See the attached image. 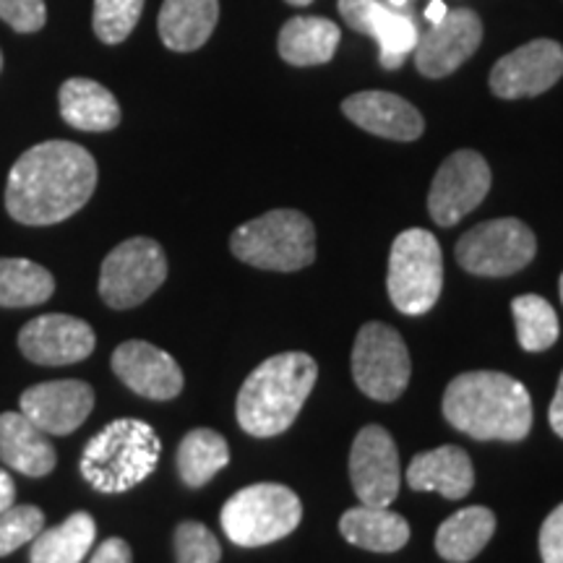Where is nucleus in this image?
<instances>
[{"label": "nucleus", "mask_w": 563, "mask_h": 563, "mask_svg": "<svg viewBox=\"0 0 563 563\" xmlns=\"http://www.w3.org/2000/svg\"><path fill=\"white\" fill-rule=\"evenodd\" d=\"M340 16L347 21L350 30L365 34L378 42L384 68H399L407 55L418 45V26L410 16H402L397 5H384L382 0H340Z\"/></svg>", "instance_id": "nucleus-17"}, {"label": "nucleus", "mask_w": 563, "mask_h": 563, "mask_svg": "<svg viewBox=\"0 0 563 563\" xmlns=\"http://www.w3.org/2000/svg\"><path fill=\"white\" fill-rule=\"evenodd\" d=\"M220 519L232 543L262 548L295 532L302 519V504L287 485L256 483L228 498Z\"/></svg>", "instance_id": "nucleus-6"}, {"label": "nucleus", "mask_w": 563, "mask_h": 563, "mask_svg": "<svg viewBox=\"0 0 563 563\" xmlns=\"http://www.w3.org/2000/svg\"><path fill=\"white\" fill-rule=\"evenodd\" d=\"M167 279V256L152 238H131L102 262L100 298L115 311L136 308Z\"/></svg>", "instance_id": "nucleus-9"}, {"label": "nucleus", "mask_w": 563, "mask_h": 563, "mask_svg": "<svg viewBox=\"0 0 563 563\" xmlns=\"http://www.w3.org/2000/svg\"><path fill=\"white\" fill-rule=\"evenodd\" d=\"M490 191V167L475 150H460L443 159L428 194V211L439 228H454L483 203Z\"/></svg>", "instance_id": "nucleus-11"}, {"label": "nucleus", "mask_w": 563, "mask_h": 563, "mask_svg": "<svg viewBox=\"0 0 563 563\" xmlns=\"http://www.w3.org/2000/svg\"><path fill=\"white\" fill-rule=\"evenodd\" d=\"M319 378V365L306 352H282L245 378L238 394V422L249 435L272 439L298 420Z\"/></svg>", "instance_id": "nucleus-3"}, {"label": "nucleus", "mask_w": 563, "mask_h": 563, "mask_svg": "<svg viewBox=\"0 0 563 563\" xmlns=\"http://www.w3.org/2000/svg\"><path fill=\"white\" fill-rule=\"evenodd\" d=\"M60 115L70 129L102 133L121 123V104L115 95L91 79H68L60 87Z\"/></svg>", "instance_id": "nucleus-23"}, {"label": "nucleus", "mask_w": 563, "mask_h": 563, "mask_svg": "<svg viewBox=\"0 0 563 563\" xmlns=\"http://www.w3.org/2000/svg\"><path fill=\"white\" fill-rule=\"evenodd\" d=\"M0 70H3V55H0Z\"/></svg>", "instance_id": "nucleus-43"}, {"label": "nucleus", "mask_w": 563, "mask_h": 563, "mask_svg": "<svg viewBox=\"0 0 563 563\" xmlns=\"http://www.w3.org/2000/svg\"><path fill=\"white\" fill-rule=\"evenodd\" d=\"M342 112L363 131L382 139L415 141L426 131V121L415 104L391 91H357L342 102Z\"/></svg>", "instance_id": "nucleus-19"}, {"label": "nucleus", "mask_w": 563, "mask_h": 563, "mask_svg": "<svg viewBox=\"0 0 563 563\" xmlns=\"http://www.w3.org/2000/svg\"><path fill=\"white\" fill-rule=\"evenodd\" d=\"M97 336L87 321L66 313H45L19 332V350L37 365H74L95 352Z\"/></svg>", "instance_id": "nucleus-15"}, {"label": "nucleus", "mask_w": 563, "mask_h": 563, "mask_svg": "<svg viewBox=\"0 0 563 563\" xmlns=\"http://www.w3.org/2000/svg\"><path fill=\"white\" fill-rule=\"evenodd\" d=\"M55 279L30 258H0V308H30L51 300Z\"/></svg>", "instance_id": "nucleus-29"}, {"label": "nucleus", "mask_w": 563, "mask_h": 563, "mask_svg": "<svg viewBox=\"0 0 563 563\" xmlns=\"http://www.w3.org/2000/svg\"><path fill=\"white\" fill-rule=\"evenodd\" d=\"M19 405L21 412L47 435H68L89 418L95 391L79 378H60L26 389Z\"/></svg>", "instance_id": "nucleus-16"}, {"label": "nucleus", "mask_w": 563, "mask_h": 563, "mask_svg": "<svg viewBox=\"0 0 563 563\" xmlns=\"http://www.w3.org/2000/svg\"><path fill=\"white\" fill-rule=\"evenodd\" d=\"M159 435L144 420L121 418L89 439L81 454V475L100 493H125L157 470Z\"/></svg>", "instance_id": "nucleus-4"}, {"label": "nucleus", "mask_w": 563, "mask_h": 563, "mask_svg": "<svg viewBox=\"0 0 563 563\" xmlns=\"http://www.w3.org/2000/svg\"><path fill=\"white\" fill-rule=\"evenodd\" d=\"M230 251L243 264L269 272H298L316 262V230L295 209H274L232 232Z\"/></svg>", "instance_id": "nucleus-5"}, {"label": "nucleus", "mask_w": 563, "mask_h": 563, "mask_svg": "<svg viewBox=\"0 0 563 563\" xmlns=\"http://www.w3.org/2000/svg\"><path fill=\"white\" fill-rule=\"evenodd\" d=\"M548 418H551L553 433L561 435V439H563V373L559 378V389H555V397L551 402V412H548Z\"/></svg>", "instance_id": "nucleus-37"}, {"label": "nucleus", "mask_w": 563, "mask_h": 563, "mask_svg": "<svg viewBox=\"0 0 563 563\" xmlns=\"http://www.w3.org/2000/svg\"><path fill=\"white\" fill-rule=\"evenodd\" d=\"M45 527V514L37 506L21 504L0 514V555H11L21 545L32 543Z\"/></svg>", "instance_id": "nucleus-32"}, {"label": "nucleus", "mask_w": 563, "mask_h": 563, "mask_svg": "<svg viewBox=\"0 0 563 563\" xmlns=\"http://www.w3.org/2000/svg\"><path fill=\"white\" fill-rule=\"evenodd\" d=\"M230 464V446L224 435L209 428H196V431L183 435L178 446V473L188 488H201L220 470Z\"/></svg>", "instance_id": "nucleus-28"}, {"label": "nucleus", "mask_w": 563, "mask_h": 563, "mask_svg": "<svg viewBox=\"0 0 563 563\" xmlns=\"http://www.w3.org/2000/svg\"><path fill=\"white\" fill-rule=\"evenodd\" d=\"M389 3H391V5H397V9H399V5H405L407 0H389Z\"/></svg>", "instance_id": "nucleus-41"}, {"label": "nucleus", "mask_w": 563, "mask_h": 563, "mask_svg": "<svg viewBox=\"0 0 563 563\" xmlns=\"http://www.w3.org/2000/svg\"><path fill=\"white\" fill-rule=\"evenodd\" d=\"M340 532L352 545L373 553H397L410 540V525L386 506H357L342 514Z\"/></svg>", "instance_id": "nucleus-25"}, {"label": "nucleus", "mask_w": 563, "mask_h": 563, "mask_svg": "<svg viewBox=\"0 0 563 563\" xmlns=\"http://www.w3.org/2000/svg\"><path fill=\"white\" fill-rule=\"evenodd\" d=\"M449 13V9H446V3H443V0H431V3H428V9H426V16H428V21H441L443 16H446Z\"/></svg>", "instance_id": "nucleus-39"}, {"label": "nucleus", "mask_w": 563, "mask_h": 563, "mask_svg": "<svg viewBox=\"0 0 563 563\" xmlns=\"http://www.w3.org/2000/svg\"><path fill=\"white\" fill-rule=\"evenodd\" d=\"M540 559L543 563H563V504L555 506L540 527Z\"/></svg>", "instance_id": "nucleus-35"}, {"label": "nucleus", "mask_w": 563, "mask_h": 563, "mask_svg": "<svg viewBox=\"0 0 563 563\" xmlns=\"http://www.w3.org/2000/svg\"><path fill=\"white\" fill-rule=\"evenodd\" d=\"M350 481L363 506H389L399 493L397 443L382 426H365L352 441Z\"/></svg>", "instance_id": "nucleus-12"}, {"label": "nucleus", "mask_w": 563, "mask_h": 563, "mask_svg": "<svg viewBox=\"0 0 563 563\" xmlns=\"http://www.w3.org/2000/svg\"><path fill=\"white\" fill-rule=\"evenodd\" d=\"M410 352L397 329L371 321L357 332L352 347V378L365 397L394 402L410 384Z\"/></svg>", "instance_id": "nucleus-8"}, {"label": "nucleus", "mask_w": 563, "mask_h": 563, "mask_svg": "<svg viewBox=\"0 0 563 563\" xmlns=\"http://www.w3.org/2000/svg\"><path fill=\"white\" fill-rule=\"evenodd\" d=\"M443 418L475 441H522L532 431V399L522 382L498 371L456 376L443 391Z\"/></svg>", "instance_id": "nucleus-2"}, {"label": "nucleus", "mask_w": 563, "mask_h": 563, "mask_svg": "<svg viewBox=\"0 0 563 563\" xmlns=\"http://www.w3.org/2000/svg\"><path fill=\"white\" fill-rule=\"evenodd\" d=\"M407 485L412 490H433L449 501H460V498L470 496L475 485L473 462L460 446L422 452L412 456L410 467H407Z\"/></svg>", "instance_id": "nucleus-21"}, {"label": "nucleus", "mask_w": 563, "mask_h": 563, "mask_svg": "<svg viewBox=\"0 0 563 563\" xmlns=\"http://www.w3.org/2000/svg\"><path fill=\"white\" fill-rule=\"evenodd\" d=\"M220 21V0H165L157 30L165 47L175 53H194L209 42Z\"/></svg>", "instance_id": "nucleus-22"}, {"label": "nucleus", "mask_w": 563, "mask_h": 563, "mask_svg": "<svg viewBox=\"0 0 563 563\" xmlns=\"http://www.w3.org/2000/svg\"><path fill=\"white\" fill-rule=\"evenodd\" d=\"M146 0H95V34L104 45H118L136 30Z\"/></svg>", "instance_id": "nucleus-31"}, {"label": "nucleus", "mask_w": 563, "mask_h": 563, "mask_svg": "<svg viewBox=\"0 0 563 563\" xmlns=\"http://www.w3.org/2000/svg\"><path fill=\"white\" fill-rule=\"evenodd\" d=\"M534 253L532 230L514 217L475 224L456 243V262L475 277H509L530 266Z\"/></svg>", "instance_id": "nucleus-10"}, {"label": "nucleus", "mask_w": 563, "mask_h": 563, "mask_svg": "<svg viewBox=\"0 0 563 563\" xmlns=\"http://www.w3.org/2000/svg\"><path fill=\"white\" fill-rule=\"evenodd\" d=\"M563 76V47L555 40H532L504 55L490 70V91L501 100H522L553 89Z\"/></svg>", "instance_id": "nucleus-13"}, {"label": "nucleus", "mask_w": 563, "mask_h": 563, "mask_svg": "<svg viewBox=\"0 0 563 563\" xmlns=\"http://www.w3.org/2000/svg\"><path fill=\"white\" fill-rule=\"evenodd\" d=\"M112 371L139 397L167 402L183 391V371L173 355L150 342L131 340L112 352Z\"/></svg>", "instance_id": "nucleus-18"}, {"label": "nucleus", "mask_w": 563, "mask_h": 563, "mask_svg": "<svg viewBox=\"0 0 563 563\" xmlns=\"http://www.w3.org/2000/svg\"><path fill=\"white\" fill-rule=\"evenodd\" d=\"M517 340L527 352H545L559 340V316L553 306L540 295H519L511 302Z\"/></svg>", "instance_id": "nucleus-30"}, {"label": "nucleus", "mask_w": 563, "mask_h": 563, "mask_svg": "<svg viewBox=\"0 0 563 563\" xmlns=\"http://www.w3.org/2000/svg\"><path fill=\"white\" fill-rule=\"evenodd\" d=\"M496 532V514L485 506H467L452 514L435 532V551L449 563H467L481 555Z\"/></svg>", "instance_id": "nucleus-26"}, {"label": "nucleus", "mask_w": 563, "mask_h": 563, "mask_svg": "<svg viewBox=\"0 0 563 563\" xmlns=\"http://www.w3.org/2000/svg\"><path fill=\"white\" fill-rule=\"evenodd\" d=\"M561 300H563V274H561Z\"/></svg>", "instance_id": "nucleus-42"}, {"label": "nucleus", "mask_w": 563, "mask_h": 563, "mask_svg": "<svg viewBox=\"0 0 563 563\" xmlns=\"http://www.w3.org/2000/svg\"><path fill=\"white\" fill-rule=\"evenodd\" d=\"M0 462L26 477H45L55 470L51 439L24 412L0 415Z\"/></svg>", "instance_id": "nucleus-20"}, {"label": "nucleus", "mask_w": 563, "mask_h": 563, "mask_svg": "<svg viewBox=\"0 0 563 563\" xmlns=\"http://www.w3.org/2000/svg\"><path fill=\"white\" fill-rule=\"evenodd\" d=\"M483 42V21L475 11L454 9L418 37L415 66L428 79H443L454 74L464 60L477 53Z\"/></svg>", "instance_id": "nucleus-14"}, {"label": "nucleus", "mask_w": 563, "mask_h": 563, "mask_svg": "<svg viewBox=\"0 0 563 563\" xmlns=\"http://www.w3.org/2000/svg\"><path fill=\"white\" fill-rule=\"evenodd\" d=\"M389 298L399 313L422 316L439 300L443 287L441 245L428 230L399 232L389 253Z\"/></svg>", "instance_id": "nucleus-7"}, {"label": "nucleus", "mask_w": 563, "mask_h": 563, "mask_svg": "<svg viewBox=\"0 0 563 563\" xmlns=\"http://www.w3.org/2000/svg\"><path fill=\"white\" fill-rule=\"evenodd\" d=\"M175 559L178 563H220V540L201 522H180L175 530Z\"/></svg>", "instance_id": "nucleus-33"}, {"label": "nucleus", "mask_w": 563, "mask_h": 563, "mask_svg": "<svg viewBox=\"0 0 563 563\" xmlns=\"http://www.w3.org/2000/svg\"><path fill=\"white\" fill-rule=\"evenodd\" d=\"M97 188V162L74 141H42L13 162L5 209L30 228L58 224L87 207Z\"/></svg>", "instance_id": "nucleus-1"}, {"label": "nucleus", "mask_w": 563, "mask_h": 563, "mask_svg": "<svg viewBox=\"0 0 563 563\" xmlns=\"http://www.w3.org/2000/svg\"><path fill=\"white\" fill-rule=\"evenodd\" d=\"M13 501H16V485H13L11 475L5 470H0V514L11 509Z\"/></svg>", "instance_id": "nucleus-38"}, {"label": "nucleus", "mask_w": 563, "mask_h": 563, "mask_svg": "<svg viewBox=\"0 0 563 563\" xmlns=\"http://www.w3.org/2000/svg\"><path fill=\"white\" fill-rule=\"evenodd\" d=\"M131 561H133L131 545L121 538H110L97 548L89 563H131Z\"/></svg>", "instance_id": "nucleus-36"}, {"label": "nucleus", "mask_w": 563, "mask_h": 563, "mask_svg": "<svg viewBox=\"0 0 563 563\" xmlns=\"http://www.w3.org/2000/svg\"><path fill=\"white\" fill-rule=\"evenodd\" d=\"M342 32L323 16H295L282 26L277 51L290 66H321L334 58Z\"/></svg>", "instance_id": "nucleus-24"}, {"label": "nucleus", "mask_w": 563, "mask_h": 563, "mask_svg": "<svg viewBox=\"0 0 563 563\" xmlns=\"http://www.w3.org/2000/svg\"><path fill=\"white\" fill-rule=\"evenodd\" d=\"M0 19L21 34L40 32L47 21L45 0H0Z\"/></svg>", "instance_id": "nucleus-34"}, {"label": "nucleus", "mask_w": 563, "mask_h": 563, "mask_svg": "<svg viewBox=\"0 0 563 563\" xmlns=\"http://www.w3.org/2000/svg\"><path fill=\"white\" fill-rule=\"evenodd\" d=\"M97 525L87 511L70 514L66 522L42 530L32 540V563H81L95 545Z\"/></svg>", "instance_id": "nucleus-27"}, {"label": "nucleus", "mask_w": 563, "mask_h": 563, "mask_svg": "<svg viewBox=\"0 0 563 563\" xmlns=\"http://www.w3.org/2000/svg\"><path fill=\"white\" fill-rule=\"evenodd\" d=\"M287 3H290V5H308V3H313V0H287Z\"/></svg>", "instance_id": "nucleus-40"}]
</instances>
